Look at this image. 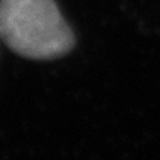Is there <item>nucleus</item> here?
Masks as SVG:
<instances>
[{
    "label": "nucleus",
    "mask_w": 160,
    "mask_h": 160,
    "mask_svg": "<svg viewBox=\"0 0 160 160\" xmlns=\"http://www.w3.org/2000/svg\"><path fill=\"white\" fill-rule=\"evenodd\" d=\"M0 37L31 59L62 57L74 46V34L55 0H0Z\"/></svg>",
    "instance_id": "f257e3e1"
}]
</instances>
